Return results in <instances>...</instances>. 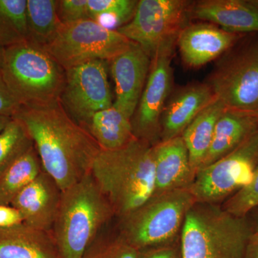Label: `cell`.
Listing matches in <instances>:
<instances>
[{"label":"cell","mask_w":258,"mask_h":258,"mask_svg":"<svg viewBox=\"0 0 258 258\" xmlns=\"http://www.w3.org/2000/svg\"><path fill=\"white\" fill-rule=\"evenodd\" d=\"M23 222V217L16 209L10 206H0V227H10Z\"/></svg>","instance_id":"cell-33"},{"label":"cell","mask_w":258,"mask_h":258,"mask_svg":"<svg viewBox=\"0 0 258 258\" xmlns=\"http://www.w3.org/2000/svg\"><path fill=\"white\" fill-rule=\"evenodd\" d=\"M258 158V128L230 154L199 170L189 185L199 203L213 204L230 198L253 179Z\"/></svg>","instance_id":"cell-10"},{"label":"cell","mask_w":258,"mask_h":258,"mask_svg":"<svg viewBox=\"0 0 258 258\" xmlns=\"http://www.w3.org/2000/svg\"><path fill=\"white\" fill-rule=\"evenodd\" d=\"M257 128L258 116L253 112L226 108L217 120L211 145L200 169L235 150Z\"/></svg>","instance_id":"cell-20"},{"label":"cell","mask_w":258,"mask_h":258,"mask_svg":"<svg viewBox=\"0 0 258 258\" xmlns=\"http://www.w3.org/2000/svg\"><path fill=\"white\" fill-rule=\"evenodd\" d=\"M13 118L25 125L42 169L62 191L91 173L101 148L86 129L72 119L61 102L38 108L21 106Z\"/></svg>","instance_id":"cell-1"},{"label":"cell","mask_w":258,"mask_h":258,"mask_svg":"<svg viewBox=\"0 0 258 258\" xmlns=\"http://www.w3.org/2000/svg\"><path fill=\"white\" fill-rule=\"evenodd\" d=\"M139 258H181V254L179 247L172 243L139 251Z\"/></svg>","instance_id":"cell-32"},{"label":"cell","mask_w":258,"mask_h":258,"mask_svg":"<svg viewBox=\"0 0 258 258\" xmlns=\"http://www.w3.org/2000/svg\"><path fill=\"white\" fill-rule=\"evenodd\" d=\"M245 35L205 22L189 23L180 32L176 45L185 66L197 69L230 50Z\"/></svg>","instance_id":"cell-13"},{"label":"cell","mask_w":258,"mask_h":258,"mask_svg":"<svg viewBox=\"0 0 258 258\" xmlns=\"http://www.w3.org/2000/svg\"><path fill=\"white\" fill-rule=\"evenodd\" d=\"M258 208V158L253 179L247 186L237 191L225 202L223 208L235 216L247 217Z\"/></svg>","instance_id":"cell-29"},{"label":"cell","mask_w":258,"mask_h":258,"mask_svg":"<svg viewBox=\"0 0 258 258\" xmlns=\"http://www.w3.org/2000/svg\"><path fill=\"white\" fill-rule=\"evenodd\" d=\"M244 258H258V240L250 239Z\"/></svg>","instance_id":"cell-34"},{"label":"cell","mask_w":258,"mask_h":258,"mask_svg":"<svg viewBox=\"0 0 258 258\" xmlns=\"http://www.w3.org/2000/svg\"><path fill=\"white\" fill-rule=\"evenodd\" d=\"M110 62L115 87L113 106L132 119L147 82L152 60L138 44L134 43Z\"/></svg>","instance_id":"cell-15"},{"label":"cell","mask_w":258,"mask_h":258,"mask_svg":"<svg viewBox=\"0 0 258 258\" xmlns=\"http://www.w3.org/2000/svg\"><path fill=\"white\" fill-rule=\"evenodd\" d=\"M3 54H4V48L0 47V68H1L2 62H3Z\"/></svg>","instance_id":"cell-37"},{"label":"cell","mask_w":258,"mask_h":258,"mask_svg":"<svg viewBox=\"0 0 258 258\" xmlns=\"http://www.w3.org/2000/svg\"><path fill=\"white\" fill-rule=\"evenodd\" d=\"M134 42L91 20L64 24L54 40L43 47L64 71L93 60H111Z\"/></svg>","instance_id":"cell-8"},{"label":"cell","mask_w":258,"mask_h":258,"mask_svg":"<svg viewBox=\"0 0 258 258\" xmlns=\"http://www.w3.org/2000/svg\"><path fill=\"white\" fill-rule=\"evenodd\" d=\"M27 0H0V47L7 48L29 39Z\"/></svg>","instance_id":"cell-25"},{"label":"cell","mask_w":258,"mask_h":258,"mask_svg":"<svg viewBox=\"0 0 258 258\" xmlns=\"http://www.w3.org/2000/svg\"><path fill=\"white\" fill-rule=\"evenodd\" d=\"M0 258H61L51 232L22 222L0 227Z\"/></svg>","instance_id":"cell-19"},{"label":"cell","mask_w":258,"mask_h":258,"mask_svg":"<svg viewBox=\"0 0 258 258\" xmlns=\"http://www.w3.org/2000/svg\"><path fill=\"white\" fill-rule=\"evenodd\" d=\"M195 203L188 188L154 195L119 218L118 235L138 251L174 243L186 213Z\"/></svg>","instance_id":"cell-6"},{"label":"cell","mask_w":258,"mask_h":258,"mask_svg":"<svg viewBox=\"0 0 258 258\" xmlns=\"http://www.w3.org/2000/svg\"><path fill=\"white\" fill-rule=\"evenodd\" d=\"M254 113H255V114L257 115V116H258V110H257V111H256L255 112H254Z\"/></svg>","instance_id":"cell-39"},{"label":"cell","mask_w":258,"mask_h":258,"mask_svg":"<svg viewBox=\"0 0 258 258\" xmlns=\"http://www.w3.org/2000/svg\"><path fill=\"white\" fill-rule=\"evenodd\" d=\"M83 258H139V251L118 235L115 237L98 235Z\"/></svg>","instance_id":"cell-28"},{"label":"cell","mask_w":258,"mask_h":258,"mask_svg":"<svg viewBox=\"0 0 258 258\" xmlns=\"http://www.w3.org/2000/svg\"><path fill=\"white\" fill-rule=\"evenodd\" d=\"M20 107L7 86L0 71V115L13 118Z\"/></svg>","instance_id":"cell-31"},{"label":"cell","mask_w":258,"mask_h":258,"mask_svg":"<svg viewBox=\"0 0 258 258\" xmlns=\"http://www.w3.org/2000/svg\"><path fill=\"white\" fill-rule=\"evenodd\" d=\"M57 5L56 0H27L28 40L45 47L54 40L62 25Z\"/></svg>","instance_id":"cell-24"},{"label":"cell","mask_w":258,"mask_h":258,"mask_svg":"<svg viewBox=\"0 0 258 258\" xmlns=\"http://www.w3.org/2000/svg\"><path fill=\"white\" fill-rule=\"evenodd\" d=\"M60 102L82 127L97 112L113 106L106 61H90L66 70Z\"/></svg>","instance_id":"cell-11"},{"label":"cell","mask_w":258,"mask_h":258,"mask_svg":"<svg viewBox=\"0 0 258 258\" xmlns=\"http://www.w3.org/2000/svg\"><path fill=\"white\" fill-rule=\"evenodd\" d=\"M62 190L55 179L42 170L12 202L23 222L32 228L52 232L58 212Z\"/></svg>","instance_id":"cell-14"},{"label":"cell","mask_w":258,"mask_h":258,"mask_svg":"<svg viewBox=\"0 0 258 258\" xmlns=\"http://www.w3.org/2000/svg\"><path fill=\"white\" fill-rule=\"evenodd\" d=\"M225 108V105L218 98H215L181 134L189 154L190 166L195 176L206 157L215 125Z\"/></svg>","instance_id":"cell-22"},{"label":"cell","mask_w":258,"mask_h":258,"mask_svg":"<svg viewBox=\"0 0 258 258\" xmlns=\"http://www.w3.org/2000/svg\"><path fill=\"white\" fill-rule=\"evenodd\" d=\"M57 11L62 25L89 19L88 0H57Z\"/></svg>","instance_id":"cell-30"},{"label":"cell","mask_w":258,"mask_h":258,"mask_svg":"<svg viewBox=\"0 0 258 258\" xmlns=\"http://www.w3.org/2000/svg\"><path fill=\"white\" fill-rule=\"evenodd\" d=\"M91 174L115 216L124 217L154 195V145L136 138L116 150L101 149Z\"/></svg>","instance_id":"cell-2"},{"label":"cell","mask_w":258,"mask_h":258,"mask_svg":"<svg viewBox=\"0 0 258 258\" xmlns=\"http://www.w3.org/2000/svg\"><path fill=\"white\" fill-rule=\"evenodd\" d=\"M0 71L20 106L38 108L60 102L66 71L35 42L27 40L5 48Z\"/></svg>","instance_id":"cell-5"},{"label":"cell","mask_w":258,"mask_h":258,"mask_svg":"<svg viewBox=\"0 0 258 258\" xmlns=\"http://www.w3.org/2000/svg\"><path fill=\"white\" fill-rule=\"evenodd\" d=\"M154 152L155 188L153 196L189 187L195 174L181 136L158 142L154 145Z\"/></svg>","instance_id":"cell-18"},{"label":"cell","mask_w":258,"mask_h":258,"mask_svg":"<svg viewBox=\"0 0 258 258\" xmlns=\"http://www.w3.org/2000/svg\"><path fill=\"white\" fill-rule=\"evenodd\" d=\"M249 2L258 9V0H249Z\"/></svg>","instance_id":"cell-38"},{"label":"cell","mask_w":258,"mask_h":258,"mask_svg":"<svg viewBox=\"0 0 258 258\" xmlns=\"http://www.w3.org/2000/svg\"><path fill=\"white\" fill-rule=\"evenodd\" d=\"M91 134L102 150H116L136 139L132 119L112 106L97 112L83 127Z\"/></svg>","instance_id":"cell-21"},{"label":"cell","mask_w":258,"mask_h":258,"mask_svg":"<svg viewBox=\"0 0 258 258\" xmlns=\"http://www.w3.org/2000/svg\"><path fill=\"white\" fill-rule=\"evenodd\" d=\"M32 147L33 141L25 125L12 118L0 133V176Z\"/></svg>","instance_id":"cell-27"},{"label":"cell","mask_w":258,"mask_h":258,"mask_svg":"<svg viewBox=\"0 0 258 258\" xmlns=\"http://www.w3.org/2000/svg\"><path fill=\"white\" fill-rule=\"evenodd\" d=\"M227 52L207 83L226 108L254 113L258 110V36Z\"/></svg>","instance_id":"cell-9"},{"label":"cell","mask_w":258,"mask_h":258,"mask_svg":"<svg viewBox=\"0 0 258 258\" xmlns=\"http://www.w3.org/2000/svg\"><path fill=\"white\" fill-rule=\"evenodd\" d=\"M193 2L140 0L132 20L116 31L138 44L151 60L158 52L174 48L181 30L191 23Z\"/></svg>","instance_id":"cell-7"},{"label":"cell","mask_w":258,"mask_h":258,"mask_svg":"<svg viewBox=\"0 0 258 258\" xmlns=\"http://www.w3.org/2000/svg\"><path fill=\"white\" fill-rule=\"evenodd\" d=\"M190 18L213 24L233 33H258V9L249 0L193 2Z\"/></svg>","instance_id":"cell-17"},{"label":"cell","mask_w":258,"mask_h":258,"mask_svg":"<svg viewBox=\"0 0 258 258\" xmlns=\"http://www.w3.org/2000/svg\"><path fill=\"white\" fill-rule=\"evenodd\" d=\"M11 119V117L0 115V133L3 132V129L5 128V126H6L7 124L9 123L10 120Z\"/></svg>","instance_id":"cell-36"},{"label":"cell","mask_w":258,"mask_h":258,"mask_svg":"<svg viewBox=\"0 0 258 258\" xmlns=\"http://www.w3.org/2000/svg\"><path fill=\"white\" fill-rule=\"evenodd\" d=\"M43 170L35 146L0 176V206H9L20 191Z\"/></svg>","instance_id":"cell-23"},{"label":"cell","mask_w":258,"mask_h":258,"mask_svg":"<svg viewBox=\"0 0 258 258\" xmlns=\"http://www.w3.org/2000/svg\"><path fill=\"white\" fill-rule=\"evenodd\" d=\"M115 216L91 173L62 191L52 234L61 258H83L106 224Z\"/></svg>","instance_id":"cell-3"},{"label":"cell","mask_w":258,"mask_h":258,"mask_svg":"<svg viewBox=\"0 0 258 258\" xmlns=\"http://www.w3.org/2000/svg\"><path fill=\"white\" fill-rule=\"evenodd\" d=\"M255 210H258V208ZM251 240H258V211L254 225H251Z\"/></svg>","instance_id":"cell-35"},{"label":"cell","mask_w":258,"mask_h":258,"mask_svg":"<svg viewBox=\"0 0 258 258\" xmlns=\"http://www.w3.org/2000/svg\"><path fill=\"white\" fill-rule=\"evenodd\" d=\"M251 233L247 217L235 216L213 204L195 203L181 227V258H244Z\"/></svg>","instance_id":"cell-4"},{"label":"cell","mask_w":258,"mask_h":258,"mask_svg":"<svg viewBox=\"0 0 258 258\" xmlns=\"http://www.w3.org/2000/svg\"><path fill=\"white\" fill-rule=\"evenodd\" d=\"M138 3L137 0H88V18L116 30L132 20Z\"/></svg>","instance_id":"cell-26"},{"label":"cell","mask_w":258,"mask_h":258,"mask_svg":"<svg viewBox=\"0 0 258 258\" xmlns=\"http://www.w3.org/2000/svg\"><path fill=\"white\" fill-rule=\"evenodd\" d=\"M174 49L161 51L151 60L147 82L132 118L136 138L152 145L161 136V116L172 88Z\"/></svg>","instance_id":"cell-12"},{"label":"cell","mask_w":258,"mask_h":258,"mask_svg":"<svg viewBox=\"0 0 258 258\" xmlns=\"http://www.w3.org/2000/svg\"><path fill=\"white\" fill-rule=\"evenodd\" d=\"M216 96L208 83H193L176 91L166 103L161 120V141L181 136Z\"/></svg>","instance_id":"cell-16"}]
</instances>
